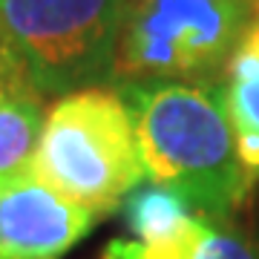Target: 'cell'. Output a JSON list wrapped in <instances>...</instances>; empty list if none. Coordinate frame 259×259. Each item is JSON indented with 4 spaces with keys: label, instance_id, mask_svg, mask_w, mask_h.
I'll use <instances>...</instances> for the list:
<instances>
[{
    "label": "cell",
    "instance_id": "obj_1",
    "mask_svg": "<svg viewBox=\"0 0 259 259\" xmlns=\"http://www.w3.org/2000/svg\"><path fill=\"white\" fill-rule=\"evenodd\" d=\"M112 90L130 110L150 185L173 187L213 219L245 199L253 179L236 153L222 81H121Z\"/></svg>",
    "mask_w": 259,
    "mask_h": 259
},
{
    "label": "cell",
    "instance_id": "obj_2",
    "mask_svg": "<svg viewBox=\"0 0 259 259\" xmlns=\"http://www.w3.org/2000/svg\"><path fill=\"white\" fill-rule=\"evenodd\" d=\"M26 173L93 216L115 210L147 182L124 98L107 87L61 95Z\"/></svg>",
    "mask_w": 259,
    "mask_h": 259
},
{
    "label": "cell",
    "instance_id": "obj_3",
    "mask_svg": "<svg viewBox=\"0 0 259 259\" xmlns=\"http://www.w3.org/2000/svg\"><path fill=\"white\" fill-rule=\"evenodd\" d=\"M256 18V0H124L112 83H219Z\"/></svg>",
    "mask_w": 259,
    "mask_h": 259
},
{
    "label": "cell",
    "instance_id": "obj_4",
    "mask_svg": "<svg viewBox=\"0 0 259 259\" xmlns=\"http://www.w3.org/2000/svg\"><path fill=\"white\" fill-rule=\"evenodd\" d=\"M124 0H0V40L35 95L112 83Z\"/></svg>",
    "mask_w": 259,
    "mask_h": 259
},
{
    "label": "cell",
    "instance_id": "obj_5",
    "mask_svg": "<svg viewBox=\"0 0 259 259\" xmlns=\"http://www.w3.org/2000/svg\"><path fill=\"white\" fill-rule=\"evenodd\" d=\"M95 219L23 173L0 190V259H64Z\"/></svg>",
    "mask_w": 259,
    "mask_h": 259
},
{
    "label": "cell",
    "instance_id": "obj_6",
    "mask_svg": "<svg viewBox=\"0 0 259 259\" xmlns=\"http://www.w3.org/2000/svg\"><path fill=\"white\" fill-rule=\"evenodd\" d=\"M101 259H259V242L196 213L158 239H112Z\"/></svg>",
    "mask_w": 259,
    "mask_h": 259
},
{
    "label": "cell",
    "instance_id": "obj_7",
    "mask_svg": "<svg viewBox=\"0 0 259 259\" xmlns=\"http://www.w3.org/2000/svg\"><path fill=\"white\" fill-rule=\"evenodd\" d=\"M225 110L231 121L236 153L253 182L259 176V18L236 47L222 75Z\"/></svg>",
    "mask_w": 259,
    "mask_h": 259
},
{
    "label": "cell",
    "instance_id": "obj_8",
    "mask_svg": "<svg viewBox=\"0 0 259 259\" xmlns=\"http://www.w3.org/2000/svg\"><path fill=\"white\" fill-rule=\"evenodd\" d=\"M44 118L47 112L40 95H0V185H9L29 170L44 130Z\"/></svg>",
    "mask_w": 259,
    "mask_h": 259
},
{
    "label": "cell",
    "instance_id": "obj_9",
    "mask_svg": "<svg viewBox=\"0 0 259 259\" xmlns=\"http://www.w3.org/2000/svg\"><path fill=\"white\" fill-rule=\"evenodd\" d=\"M121 204L133 239H158L199 213L187 196L161 185H139Z\"/></svg>",
    "mask_w": 259,
    "mask_h": 259
},
{
    "label": "cell",
    "instance_id": "obj_10",
    "mask_svg": "<svg viewBox=\"0 0 259 259\" xmlns=\"http://www.w3.org/2000/svg\"><path fill=\"white\" fill-rule=\"evenodd\" d=\"M6 93H32V90L26 87V81H23L18 64L12 61L9 49L3 47V40H0V95H6Z\"/></svg>",
    "mask_w": 259,
    "mask_h": 259
},
{
    "label": "cell",
    "instance_id": "obj_11",
    "mask_svg": "<svg viewBox=\"0 0 259 259\" xmlns=\"http://www.w3.org/2000/svg\"><path fill=\"white\" fill-rule=\"evenodd\" d=\"M3 187H6V185H0V190H3Z\"/></svg>",
    "mask_w": 259,
    "mask_h": 259
}]
</instances>
